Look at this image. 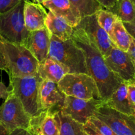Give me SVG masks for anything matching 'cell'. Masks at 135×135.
Here are the masks:
<instances>
[{"instance_id":"cell-1","label":"cell","mask_w":135,"mask_h":135,"mask_svg":"<svg viewBox=\"0 0 135 135\" xmlns=\"http://www.w3.org/2000/svg\"><path fill=\"white\" fill-rule=\"evenodd\" d=\"M72 39L84 51L88 74L95 81L101 99L107 101L124 81L107 67L104 57L84 30L74 28Z\"/></svg>"},{"instance_id":"cell-2","label":"cell","mask_w":135,"mask_h":135,"mask_svg":"<svg viewBox=\"0 0 135 135\" xmlns=\"http://www.w3.org/2000/svg\"><path fill=\"white\" fill-rule=\"evenodd\" d=\"M9 77H25L38 74L39 63L25 46L11 43L0 38Z\"/></svg>"},{"instance_id":"cell-3","label":"cell","mask_w":135,"mask_h":135,"mask_svg":"<svg viewBox=\"0 0 135 135\" xmlns=\"http://www.w3.org/2000/svg\"><path fill=\"white\" fill-rule=\"evenodd\" d=\"M48 58L64 66L69 70V73L88 74L85 54L72 38L62 41L51 35Z\"/></svg>"},{"instance_id":"cell-4","label":"cell","mask_w":135,"mask_h":135,"mask_svg":"<svg viewBox=\"0 0 135 135\" xmlns=\"http://www.w3.org/2000/svg\"><path fill=\"white\" fill-rule=\"evenodd\" d=\"M23 0L6 13L0 14V38L11 43L25 46L30 31L24 20Z\"/></svg>"},{"instance_id":"cell-5","label":"cell","mask_w":135,"mask_h":135,"mask_svg":"<svg viewBox=\"0 0 135 135\" xmlns=\"http://www.w3.org/2000/svg\"><path fill=\"white\" fill-rule=\"evenodd\" d=\"M41 81L42 79L38 74L25 77H9L10 91L20 99L31 117L41 113L38 91Z\"/></svg>"},{"instance_id":"cell-6","label":"cell","mask_w":135,"mask_h":135,"mask_svg":"<svg viewBox=\"0 0 135 135\" xmlns=\"http://www.w3.org/2000/svg\"><path fill=\"white\" fill-rule=\"evenodd\" d=\"M58 85L66 96L85 99H101L95 81L87 74L68 73Z\"/></svg>"},{"instance_id":"cell-7","label":"cell","mask_w":135,"mask_h":135,"mask_svg":"<svg viewBox=\"0 0 135 135\" xmlns=\"http://www.w3.org/2000/svg\"><path fill=\"white\" fill-rule=\"evenodd\" d=\"M31 119L20 99L10 91L8 97L0 106V123L10 133L17 128L29 131Z\"/></svg>"},{"instance_id":"cell-8","label":"cell","mask_w":135,"mask_h":135,"mask_svg":"<svg viewBox=\"0 0 135 135\" xmlns=\"http://www.w3.org/2000/svg\"><path fill=\"white\" fill-rule=\"evenodd\" d=\"M102 99H85L72 96H66L62 111L76 121L85 124L94 116L97 109L103 104Z\"/></svg>"},{"instance_id":"cell-9","label":"cell","mask_w":135,"mask_h":135,"mask_svg":"<svg viewBox=\"0 0 135 135\" xmlns=\"http://www.w3.org/2000/svg\"><path fill=\"white\" fill-rule=\"evenodd\" d=\"M94 116L106 123L115 135H135V120L132 117L119 112L104 103L97 109Z\"/></svg>"},{"instance_id":"cell-10","label":"cell","mask_w":135,"mask_h":135,"mask_svg":"<svg viewBox=\"0 0 135 135\" xmlns=\"http://www.w3.org/2000/svg\"><path fill=\"white\" fill-rule=\"evenodd\" d=\"M76 27L85 31L91 41L97 46L104 58L115 47L109 34L97 23L95 14L81 18L80 24Z\"/></svg>"},{"instance_id":"cell-11","label":"cell","mask_w":135,"mask_h":135,"mask_svg":"<svg viewBox=\"0 0 135 135\" xmlns=\"http://www.w3.org/2000/svg\"><path fill=\"white\" fill-rule=\"evenodd\" d=\"M104 59L107 67L123 81L134 80L135 63L127 52L115 46Z\"/></svg>"},{"instance_id":"cell-12","label":"cell","mask_w":135,"mask_h":135,"mask_svg":"<svg viewBox=\"0 0 135 135\" xmlns=\"http://www.w3.org/2000/svg\"><path fill=\"white\" fill-rule=\"evenodd\" d=\"M66 96L57 83L49 80H42L38 91L41 112L46 110H50L54 113L60 111Z\"/></svg>"},{"instance_id":"cell-13","label":"cell","mask_w":135,"mask_h":135,"mask_svg":"<svg viewBox=\"0 0 135 135\" xmlns=\"http://www.w3.org/2000/svg\"><path fill=\"white\" fill-rule=\"evenodd\" d=\"M51 35L46 27L30 32L25 46L41 64L47 59L50 50Z\"/></svg>"},{"instance_id":"cell-14","label":"cell","mask_w":135,"mask_h":135,"mask_svg":"<svg viewBox=\"0 0 135 135\" xmlns=\"http://www.w3.org/2000/svg\"><path fill=\"white\" fill-rule=\"evenodd\" d=\"M56 113L50 110H46L32 117L28 132L32 135H59Z\"/></svg>"},{"instance_id":"cell-15","label":"cell","mask_w":135,"mask_h":135,"mask_svg":"<svg viewBox=\"0 0 135 135\" xmlns=\"http://www.w3.org/2000/svg\"><path fill=\"white\" fill-rule=\"evenodd\" d=\"M42 5L54 15L64 18L73 28L80 24L81 15L70 0H47Z\"/></svg>"},{"instance_id":"cell-16","label":"cell","mask_w":135,"mask_h":135,"mask_svg":"<svg viewBox=\"0 0 135 135\" xmlns=\"http://www.w3.org/2000/svg\"><path fill=\"white\" fill-rule=\"evenodd\" d=\"M48 13L42 4L26 0L24 6L25 24L28 31H38L45 28Z\"/></svg>"},{"instance_id":"cell-17","label":"cell","mask_w":135,"mask_h":135,"mask_svg":"<svg viewBox=\"0 0 135 135\" xmlns=\"http://www.w3.org/2000/svg\"><path fill=\"white\" fill-rule=\"evenodd\" d=\"M104 104L128 116H131L135 111V106L128 98L126 81H123L111 97L104 101Z\"/></svg>"},{"instance_id":"cell-18","label":"cell","mask_w":135,"mask_h":135,"mask_svg":"<svg viewBox=\"0 0 135 135\" xmlns=\"http://www.w3.org/2000/svg\"><path fill=\"white\" fill-rule=\"evenodd\" d=\"M45 26L51 35H54L62 41L72 38L74 28L67 21L61 17L54 15L51 11L47 14Z\"/></svg>"},{"instance_id":"cell-19","label":"cell","mask_w":135,"mask_h":135,"mask_svg":"<svg viewBox=\"0 0 135 135\" xmlns=\"http://www.w3.org/2000/svg\"><path fill=\"white\" fill-rule=\"evenodd\" d=\"M69 70L54 60L48 58L39 64L38 74L42 80H49L58 84Z\"/></svg>"},{"instance_id":"cell-20","label":"cell","mask_w":135,"mask_h":135,"mask_svg":"<svg viewBox=\"0 0 135 135\" xmlns=\"http://www.w3.org/2000/svg\"><path fill=\"white\" fill-rule=\"evenodd\" d=\"M56 119L59 128V135H89L84 128V124L74 120L62 111L56 113Z\"/></svg>"},{"instance_id":"cell-21","label":"cell","mask_w":135,"mask_h":135,"mask_svg":"<svg viewBox=\"0 0 135 135\" xmlns=\"http://www.w3.org/2000/svg\"><path fill=\"white\" fill-rule=\"evenodd\" d=\"M109 35L115 47L124 52L128 51L132 38L119 18L114 24L113 28Z\"/></svg>"},{"instance_id":"cell-22","label":"cell","mask_w":135,"mask_h":135,"mask_svg":"<svg viewBox=\"0 0 135 135\" xmlns=\"http://www.w3.org/2000/svg\"><path fill=\"white\" fill-rule=\"evenodd\" d=\"M109 11L115 14L123 23H130L135 20V7L131 0H117Z\"/></svg>"},{"instance_id":"cell-23","label":"cell","mask_w":135,"mask_h":135,"mask_svg":"<svg viewBox=\"0 0 135 135\" xmlns=\"http://www.w3.org/2000/svg\"><path fill=\"white\" fill-rule=\"evenodd\" d=\"M70 2L78 11L81 18L95 14L103 8L97 0H70Z\"/></svg>"},{"instance_id":"cell-24","label":"cell","mask_w":135,"mask_h":135,"mask_svg":"<svg viewBox=\"0 0 135 135\" xmlns=\"http://www.w3.org/2000/svg\"><path fill=\"white\" fill-rule=\"evenodd\" d=\"M96 19L100 27L109 35L118 17L106 9L102 8L95 13Z\"/></svg>"},{"instance_id":"cell-25","label":"cell","mask_w":135,"mask_h":135,"mask_svg":"<svg viewBox=\"0 0 135 135\" xmlns=\"http://www.w3.org/2000/svg\"><path fill=\"white\" fill-rule=\"evenodd\" d=\"M88 122L101 135H115L113 131L106 123L96 117L93 116L91 117Z\"/></svg>"},{"instance_id":"cell-26","label":"cell","mask_w":135,"mask_h":135,"mask_svg":"<svg viewBox=\"0 0 135 135\" xmlns=\"http://www.w3.org/2000/svg\"><path fill=\"white\" fill-rule=\"evenodd\" d=\"M23 0H0V14L9 11Z\"/></svg>"},{"instance_id":"cell-27","label":"cell","mask_w":135,"mask_h":135,"mask_svg":"<svg viewBox=\"0 0 135 135\" xmlns=\"http://www.w3.org/2000/svg\"><path fill=\"white\" fill-rule=\"evenodd\" d=\"M126 83H127L128 98L131 103L135 106V80L126 81Z\"/></svg>"},{"instance_id":"cell-28","label":"cell","mask_w":135,"mask_h":135,"mask_svg":"<svg viewBox=\"0 0 135 135\" xmlns=\"http://www.w3.org/2000/svg\"><path fill=\"white\" fill-rule=\"evenodd\" d=\"M97 1L103 8L108 10L112 8L117 2V0H97Z\"/></svg>"},{"instance_id":"cell-29","label":"cell","mask_w":135,"mask_h":135,"mask_svg":"<svg viewBox=\"0 0 135 135\" xmlns=\"http://www.w3.org/2000/svg\"><path fill=\"white\" fill-rule=\"evenodd\" d=\"M123 25L132 38L135 39V20L130 23H123Z\"/></svg>"},{"instance_id":"cell-30","label":"cell","mask_w":135,"mask_h":135,"mask_svg":"<svg viewBox=\"0 0 135 135\" xmlns=\"http://www.w3.org/2000/svg\"><path fill=\"white\" fill-rule=\"evenodd\" d=\"M9 93L10 91L9 88L3 82L0 81V99H6L8 97Z\"/></svg>"},{"instance_id":"cell-31","label":"cell","mask_w":135,"mask_h":135,"mask_svg":"<svg viewBox=\"0 0 135 135\" xmlns=\"http://www.w3.org/2000/svg\"><path fill=\"white\" fill-rule=\"evenodd\" d=\"M84 128L85 131H86L87 133L89 135H101L93 127L91 124L88 121V123L84 124Z\"/></svg>"},{"instance_id":"cell-32","label":"cell","mask_w":135,"mask_h":135,"mask_svg":"<svg viewBox=\"0 0 135 135\" xmlns=\"http://www.w3.org/2000/svg\"><path fill=\"white\" fill-rule=\"evenodd\" d=\"M127 53L129 54L130 57L132 58V60L135 63V39H134V38H132V42H131Z\"/></svg>"},{"instance_id":"cell-33","label":"cell","mask_w":135,"mask_h":135,"mask_svg":"<svg viewBox=\"0 0 135 135\" xmlns=\"http://www.w3.org/2000/svg\"><path fill=\"white\" fill-rule=\"evenodd\" d=\"M30 132L27 130L22 129V128H17L15 131L10 132L9 135H29Z\"/></svg>"},{"instance_id":"cell-34","label":"cell","mask_w":135,"mask_h":135,"mask_svg":"<svg viewBox=\"0 0 135 135\" xmlns=\"http://www.w3.org/2000/svg\"><path fill=\"white\" fill-rule=\"evenodd\" d=\"M0 70H4L6 72H7V66H6V61H5L4 57H3V54L0 50Z\"/></svg>"},{"instance_id":"cell-35","label":"cell","mask_w":135,"mask_h":135,"mask_svg":"<svg viewBox=\"0 0 135 135\" xmlns=\"http://www.w3.org/2000/svg\"><path fill=\"white\" fill-rule=\"evenodd\" d=\"M9 132L6 128V127L0 123V135H9Z\"/></svg>"},{"instance_id":"cell-36","label":"cell","mask_w":135,"mask_h":135,"mask_svg":"<svg viewBox=\"0 0 135 135\" xmlns=\"http://www.w3.org/2000/svg\"><path fill=\"white\" fill-rule=\"evenodd\" d=\"M35 3H39V4H42L44 2H46L47 0H33Z\"/></svg>"},{"instance_id":"cell-37","label":"cell","mask_w":135,"mask_h":135,"mask_svg":"<svg viewBox=\"0 0 135 135\" xmlns=\"http://www.w3.org/2000/svg\"><path fill=\"white\" fill-rule=\"evenodd\" d=\"M131 116L132 117V118H133V119H134V120H135V111H134V113L132 114V115H131Z\"/></svg>"},{"instance_id":"cell-38","label":"cell","mask_w":135,"mask_h":135,"mask_svg":"<svg viewBox=\"0 0 135 135\" xmlns=\"http://www.w3.org/2000/svg\"><path fill=\"white\" fill-rule=\"evenodd\" d=\"M131 1L132 2V3H133L134 6V7H135V0H131Z\"/></svg>"},{"instance_id":"cell-39","label":"cell","mask_w":135,"mask_h":135,"mask_svg":"<svg viewBox=\"0 0 135 135\" xmlns=\"http://www.w3.org/2000/svg\"><path fill=\"white\" fill-rule=\"evenodd\" d=\"M29 135H32V134H31V133H30V134H29Z\"/></svg>"},{"instance_id":"cell-40","label":"cell","mask_w":135,"mask_h":135,"mask_svg":"<svg viewBox=\"0 0 135 135\" xmlns=\"http://www.w3.org/2000/svg\"><path fill=\"white\" fill-rule=\"evenodd\" d=\"M134 80H135V76H134Z\"/></svg>"}]
</instances>
